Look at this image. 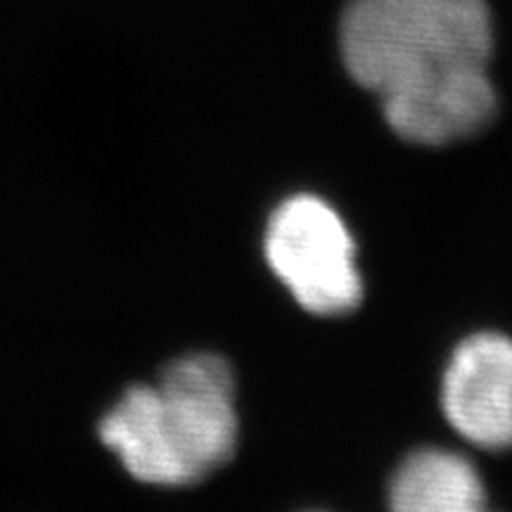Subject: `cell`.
<instances>
[{"mask_svg": "<svg viewBox=\"0 0 512 512\" xmlns=\"http://www.w3.org/2000/svg\"><path fill=\"white\" fill-rule=\"evenodd\" d=\"M389 503L399 512H477L484 508V486L467 458L422 448L399 465Z\"/></svg>", "mask_w": 512, "mask_h": 512, "instance_id": "5b68a950", "label": "cell"}, {"mask_svg": "<svg viewBox=\"0 0 512 512\" xmlns=\"http://www.w3.org/2000/svg\"><path fill=\"white\" fill-rule=\"evenodd\" d=\"M266 259L299 306L316 316H342L361 302L354 238L342 216L316 195H294L275 209Z\"/></svg>", "mask_w": 512, "mask_h": 512, "instance_id": "3957f363", "label": "cell"}, {"mask_svg": "<svg viewBox=\"0 0 512 512\" xmlns=\"http://www.w3.org/2000/svg\"><path fill=\"white\" fill-rule=\"evenodd\" d=\"M351 79L382 100L396 136L446 145L496 112L484 0H351L339 27Z\"/></svg>", "mask_w": 512, "mask_h": 512, "instance_id": "6da1fadb", "label": "cell"}, {"mask_svg": "<svg viewBox=\"0 0 512 512\" xmlns=\"http://www.w3.org/2000/svg\"><path fill=\"white\" fill-rule=\"evenodd\" d=\"M441 406L460 437L484 451L512 448V339L467 337L444 373Z\"/></svg>", "mask_w": 512, "mask_h": 512, "instance_id": "277c9868", "label": "cell"}, {"mask_svg": "<svg viewBox=\"0 0 512 512\" xmlns=\"http://www.w3.org/2000/svg\"><path fill=\"white\" fill-rule=\"evenodd\" d=\"M100 439L138 482H202L233 458L238 444L235 380L228 361L214 354L174 361L157 387L131 389L107 413Z\"/></svg>", "mask_w": 512, "mask_h": 512, "instance_id": "7a4b0ae2", "label": "cell"}]
</instances>
